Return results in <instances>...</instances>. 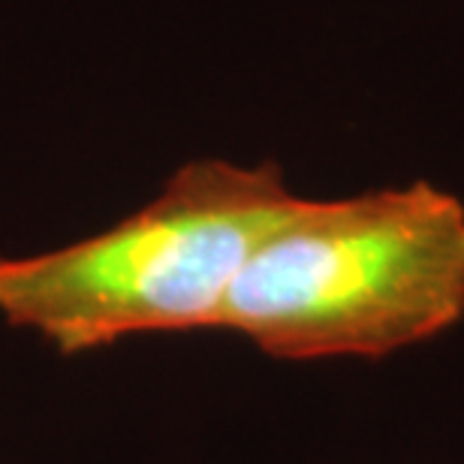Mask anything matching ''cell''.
<instances>
[{"mask_svg": "<svg viewBox=\"0 0 464 464\" xmlns=\"http://www.w3.org/2000/svg\"><path fill=\"white\" fill-rule=\"evenodd\" d=\"M464 320V202L429 181L302 206L259 241L218 329L266 356L383 359Z\"/></svg>", "mask_w": 464, "mask_h": 464, "instance_id": "cell-1", "label": "cell"}, {"mask_svg": "<svg viewBox=\"0 0 464 464\" xmlns=\"http://www.w3.org/2000/svg\"><path fill=\"white\" fill-rule=\"evenodd\" d=\"M302 199L275 163H184L112 229L49 254L0 259V317L61 353L218 329L250 254Z\"/></svg>", "mask_w": 464, "mask_h": 464, "instance_id": "cell-2", "label": "cell"}]
</instances>
